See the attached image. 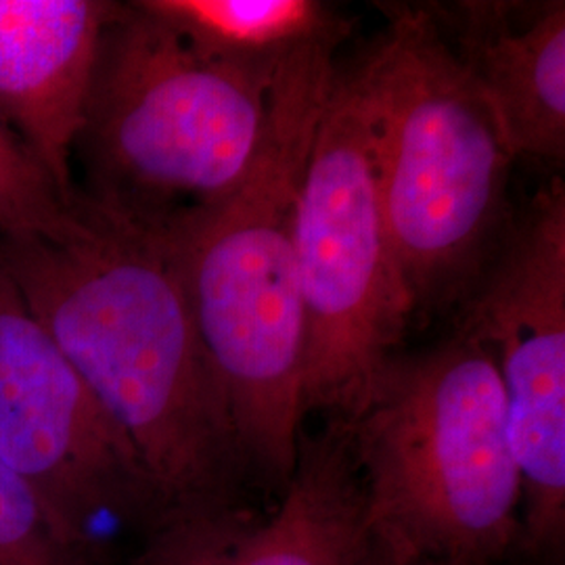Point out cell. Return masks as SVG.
<instances>
[{"label": "cell", "mask_w": 565, "mask_h": 565, "mask_svg": "<svg viewBox=\"0 0 565 565\" xmlns=\"http://www.w3.org/2000/svg\"><path fill=\"white\" fill-rule=\"evenodd\" d=\"M0 266L137 448L162 522L249 507L228 398L158 228L76 191L61 235L0 239Z\"/></svg>", "instance_id": "6da1fadb"}, {"label": "cell", "mask_w": 565, "mask_h": 565, "mask_svg": "<svg viewBox=\"0 0 565 565\" xmlns=\"http://www.w3.org/2000/svg\"><path fill=\"white\" fill-rule=\"evenodd\" d=\"M342 41L310 42L277 65L263 147L233 193L153 226L223 382L252 480L277 497L303 429L298 193Z\"/></svg>", "instance_id": "7a4b0ae2"}, {"label": "cell", "mask_w": 565, "mask_h": 565, "mask_svg": "<svg viewBox=\"0 0 565 565\" xmlns=\"http://www.w3.org/2000/svg\"><path fill=\"white\" fill-rule=\"evenodd\" d=\"M364 57L380 200L411 321L461 308L513 218V156L429 4H380Z\"/></svg>", "instance_id": "3957f363"}, {"label": "cell", "mask_w": 565, "mask_h": 565, "mask_svg": "<svg viewBox=\"0 0 565 565\" xmlns=\"http://www.w3.org/2000/svg\"><path fill=\"white\" fill-rule=\"evenodd\" d=\"M366 534L396 557L505 565L520 553V478L499 373L455 333L396 352L352 417Z\"/></svg>", "instance_id": "277c9868"}, {"label": "cell", "mask_w": 565, "mask_h": 565, "mask_svg": "<svg viewBox=\"0 0 565 565\" xmlns=\"http://www.w3.org/2000/svg\"><path fill=\"white\" fill-rule=\"evenodd\" d=\"M277 65L207 57L142 2H116L74 151L86 174L76 191L145 226L221 202L263 147Z\"/></svg>", "instance_id": "5b68a950"}, {"label": "cell", "mask_w": 565, "mask_h": 565, "mask_svg": "<svg viewBox=\"0 0 565 565\" xmlns=\"http://www.w3.org/2000/svg\"><path fill=\"white\" fill-rule=\"evenodd\" d=\"M296 245L306 350L302 413L348 419L411 321L387 237L363 63L333 74L303 166Z\"/></svg>", "instance_id": "8992f818"}, {"label": "cell", "mask_w": 565, "mask_h": 565, "mask_svg": "<svg viewBox=\"0 0 565 565\" xmlns=\"http://www.w3.org/2000/svg\"><path fill=\"white\" fill-rule=\"evenodd\" d=\"M459 333L492 359L520 478V546L527 559L565 553V184L546 181L513 214Z\"/></svg>", "instance_id": "52a82bcc"}, {"label": "cell", "mask_w": 565, "mask_h": 565, "mask_svg": "<svg viewBox=\"0 0 565 565\" xmlns=\"http://www.w3.org/2000/svg\"><path fill=\"white\" fill-rule=\"evenodd\" d=\"M0 459L32 486L72 545L105 565L103 530L139 536L163 505L137 448L0 266Z\"/></svg>", "instance_id": "ba28073f"}, {"label": "cell", "mask_w": 565, "mask_h": 565, "mask_svg": "<svg viewBox=\"0 0 565 565\" xmlns=\"http://www.w3.org/2000/svg\"><path fill=\"white\" fill-rule=\"evenodd\" d=\"M302 429L291 478L270 513L252 507L156 525L124 565H356L369 545L350 427Z\"/></svg>", "instance_id": "9c48e42d"}, {"label": "cell", "mask_w": 565, "mask_h": 565, "mask_svg": "<svg viewBox=\"0 0 565 565\" xmlns=\"http://www.w3.org/2000/svg\"><path fill=\"white\" fill-rule=\"evenodd\" d=\"M434 11L513 160L564 163V0H467Z\"/></svg>", "instance_id": "30bf717a"}, {"label": "cell", "mask_w": 565, "mask_h": 565, "mask_svg": "<svg viewBox=\"0 0 565 565\" xmlns=\"http://www.w3.org/2000/svg\"><path fill=\"white\" fill-rule=\"evenodd\" d=\"M114 7L103 0H0V114L67 202L76 193L74 151Z\"/></svg>", "instance_id": "8fae6325"}, {"label": "cell", "mask_w": 565, "mask_h": 565, "mask_svg": "<svg viewBox=\"0 0 565 565\" xmlns=\"http://www.w3.org/2000/svg\"><path fill=\"white\" fill-rule=\"evenodd\" d=\"M214 60L277 65L310 42L345 39L350 23L319 0H141Z\"/></svg>", "instance_id": "7c38bea8"}, {"label": "cell", "mask_w": 565, "mask_h": 565, "mask_svg": "<svg viewBox=\"0 0 565 565\" xmlns=\"http://www.w3.org/2000/svg\"><path fill=\"white\" fill-rule=\"evenodd\" d=\"M72 202L0 114V239L57 237L70 223Z\"/></svg>", "instance_id": "4fadbf2b"}, {"label": "cell", "mask_w": 565, "mask_h": 565, "mask_svg": "<svg viewBox=\"0 0 565 565\" xmlns=\"http://www.w3.org/2000/svg\"><path fill=\"white\" fill-rule=\"evenodd\" d=\"M0 565H102L65 539L41 497L2 459Z\"/></svg>", "instance_id": "5bb4252c"}, {"label": "cell", "mask_w": 565, "mask_h": 565, "mask_svg": "<svg viewBox=\"0 0 565 565\" xmlns=\"http://www.w3.org/2000/svg\"><path fill=\"white\" fill-rule=\"evenodd\" d=\"M356 565H438L431 562H422V559H406V557H396L390 551H385L377 543L369 539V545L364 548L363 557Z\"/></svg>", "instance_id": "9a60e30c"}]
</instances>
